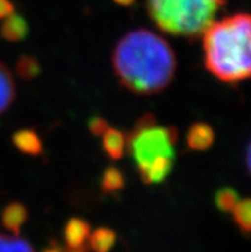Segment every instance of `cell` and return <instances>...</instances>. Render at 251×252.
I'll return each mask as SVG.
<instances>
[{"instance_id":"6da1fadb","label":"cell","mask_w":251,"mask_h":252,"mask_svg":"<svg viewBox=\"0 0 251 252\" xmlns=\"http://www.w3.org/2000/svg\"><path fill=\"white\" fill-rule=\"evenodd\" d=\"M113 68L119 82L137 95H153L172 82L177 68L168 42L149 30L128 32L113 51Z\"/></svg>"},{"instance_id":"7a4b0ae2","label":"cell","mask_w":251,"mask_h":252,"mask_svg":"<svg viewBox=\"0 0 251 252\" xmlns=\"http://www.w3.org/2000/svg\"><path fill=\"white\" fill-rule=\"evenodd\" d=\"M205 67L227 83L249 78L251 72V19L248 13H236L214 21L203 35Z\"/></svg>"},{"instance_id":"3957f363","label":"cell","mask_w":251,"mask_h":252,"mask_svg":"<svg viewBox=\"0 0 251 252\" xmlns=\"http://www.w3.org/2000/svg\"><path fill=\"white\" fill-rule=\"evenodd\" d=\"M226 0H147L155 25L169 35L197 38L215 19Z\"/></svg>"},{"instance_id":"277c9868","label":"cell","mask_w":251,"mask_h":252,"mask_svg":"<svg viewBox=\"0 0 251 252\" xmlns=\"http://www.w3.org/2000/svg\"><path fill=\"white\" fill-rule=\"evenodd\" d=\"M177 137L178 133L175 127L158 125L155 117L146 113L126 136V149L134 159L137 170H141L158 159H175Z\"/></svg>"},{"instance_id":"5b68a950","label":"cell","mask_w":251,"mask_h":252,"mask_svg":"<svg viewBox=\"0 0 251 252\" xmlns=\"http://www.w3.org/2000/svg\"><path fill=\"white\" fill-rule=\"evenodd\" d=\"M90 236V225L81 218H72L64 228V240L68 252H85Z\"/></svg>"},{"instance_id":"8992f818","label":"cell","mask_w":251,"mask_h":252,"mask_svg":"<svg viewBox=\"0 0 251 252\" xmlns=\"http://www.w3.org/2000/svg\"><path fill=\"white\" fill-rule=\"evenodd\" d=\"M214 140H215V134L213 128L203 122L194 123L187 132V146L191 150H207L212 147Z\"/></svg>"},{"instance_id":"52a82bcc","label":"cell","mask_w":251,"mask_h":252,"mask_svg":"<svg viewBox=\"0 0 251 252\" xmlns=\"http://www.w3.org/2000/svg\"><path fill=\"white\" fill-rule=\"evenodd\" d=\"M103 136V150L110 158L111 160H119L123 158L126 147H127V138L123 132H121L117 128L109 127Z\"/></svg>"},{"instance_id":"ba28073f","label":"cell","mask_w":251,"mask_h":252,"mask_svg":"<svg viewBox=\"0 0 251 252\" xmlns=\"http://www.w3.org/2000/svg\"><path fill=\"white\" fill-rule=\"evenodd\" d=\"M13 144L21 153L37 157L44 151V145L37 133L32 129H21L13 134Z\"/></svg>"},{"instance_id":"9c48e42d","label":"cell","mask_w":251,"mask_h":252,"mask_svg":"<svg viewBox=\"0 0 251 252\" xmlns=\"http://www.w3.org/2000/svg\"><path fill=\"white\" fill-rule=\"evenodd\" d=\"M173 161L175 159H169V158L158 159L146 168L139 170V174L146 185H158L166 181L167 177L169 176L173 168Z\"/></svg>"},{"instance_id":"30bf717a","label":"cell","mask_w":251,"mask_h":252,"mask_svg":"<svg viewBox=\"0 0 251 252\" xmlns=\"http://www.w3.org/2000/svg\"><path fill=\"white\" fill-rule=\"evenodd\" d=\"M29 35V23L19 14L12 13L1 25V36L9 42H19Z\"/></svg>"},{"instance_id":"8fae6325","label":"cell","mask_w":251,"mask_h":252,"mask_svg":"<svg viewBox=\"0 0 251 252\" xmlns=\"http://www.w3.org/2000/svg\"><path fill=\"white\" fill-rule=\"evenodd\" d=\"M27 219V209L21 202H10L6 205L1 214V223L14 236H19L21 227Z\"/></svg>"},{"instance_id":"7c38bea8","label":"cell","mask_w":251,"mask_h":252,"mask_svg":"<svg viewBox=\"0 0 251 252\" xmlns=\"http://www.w3.org/2000/svg\"><path fill=\"white\" fill-rule=\"evenodd\" d=\"M16 99V83L10 70L0 62V114L8 110Z\"/></svg>"},{"instance_id":"4fadbf2b","label":"cell","mask_w":251,"mask_h":252,"mask_svg":"<svg viewBox=\"0 0 251 252\" xmlns=\"http://www.w3.org/2000/svg\"><path fill=\"white\" fill-rule=\"evenodd\" d=\"M124 186H126V178L122 170L115 166H108L103 172L100 178V189L104 193H115L123 189Z\"/></svg>"},{"instance_id":"5bb4252c","label":"cell","mask_w":251,"mask_h":252,"mask_svg":"<svg viewBox=\"0 0 251 252\" xmlns=\"http://www.w3.org/2000/svg\"><path fill=\"white\" fill-rule=\"evenodd\" d=\"M115 233L109 228H98L89 236L90 247L95 252H109L115 243Z\"/></svg>"},{"instance_id":"9a60e30c","label":"cell","mask_w":251,"mask_h":252,"mask_svg":"<svg viewBox=\"0 0 251 252\" xmlns=\"http://www.w3.org/2000/svg\"><path fill=\"white\" fill-rule=\"evenodd\" d=\"M41 73V64L32 55H22L16 63V74L22 80H34Z\"/></svg>"},{"instance_id":"2e32d148","label":"cell","mask_w":251,"mask_h":252,"mask_svg":"<svg viewBox=\"0 0 251 252\" xmlns=\"http://www.w3.org/2000/svg\"><path fill=\"white\" fill-rule=\"evenodd\" d=\"M233 219L242 233L249 236L251 228V202L249 198L239 200L233 208Z\"/></svg>"},{"instance_id":"e0dca14e","label":"cell","mask_w":251,"mask_h":252,"mask_svg":"<svg viewBox=\"0 0 251 252\" xmlns=\"http://www.w3.org/2000/svg\"><path fill=\"white\" fill-rule=\"evenodd\" d=\"M214 202H215L216 208L226 213H231L236 204L239 202V195L231 187H223V189H218L214 197Z\"/></svg>"},{"instance_id":"ac0fdd59","label":"cell","mask_w":251,"mask_h":252,"mask_svg":"<svg viewBox=\"0 0 251 252\" xmlns=\"http://www.w3.org/2000/svg\"><path fill=\"white\" fill-rule=\"evenodd\" d=\"M0 252H34L32 247L18 236L0 234Z\"/></svg>"},{"instance_id":"d6986e66","label":"cell","mask_w":251,"mask_h":252,"mask_svg":"<svg viewBox=\"0 0 251 252\" xmlns=\"http://www.w3.org/2000/svg\"><path fill=\"white\" fill-rule=\"evenodd\" d=\"M109 128L108 122L105 121L103 117H99V115H95L90 118L89 121V129L94 136H102L107 129Z\"/></svg>"},{"instance_id":"ffe728a7","label":"cell","mask_w":251,"mask_h":252,"mask_svg":"<svg viewBox=\"0 0 251 252\" xmlns=\"http://www.w3.org/2000/svg\"><path fill=\"white\" fill-rule=\"evenodd\" d=\"M14 12V5L10 0H0V18H6Z\"/></svg>"},{"instance_id":"44dd1931","label":"cell","mask_w":251,"mask_h":252,"mask_svg":"<svg viewBox=\"0 0 251 252\" xmlns=\"http://www.w3.org/2000/svg\"><path fill=\"white\" fill-rule=\"evenodd\" d=\"M42 252H63L62 251V249L59 246H58V245H51V246H49L48 249H45L44 251Z\"/></svg>"},{"instance_id":"7402d4cb","label":"cell","mask_w":251,"mask_h":252,"mask_svg":"<svg viewBox=\"0 0 251 252\" xmlns=\"http://www.w3.org/2000/svg\"><path fill=\"white\" fill-rule=\"evenodd\" d=\"M115 3L119 4V5H124V6H128L131 4H134L135 0H114Z\"/></svg>"}]
</instances>
